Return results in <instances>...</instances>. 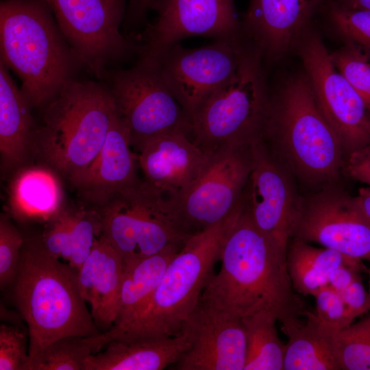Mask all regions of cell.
I'll use <instances>...</instances> for the list:
<instances>
[{"mask_svg":"<svg viewBox=\"0 0 370 370\" xmlns=\"http://www.w3.org/2000/svg\"><path fill=\"white\" fill-rule=\"evenodd\" d=\"M328 17L347 44L370 51V10L342 8L330 0Z\"/></svg>","mask_w":370,"mask_h":370,"instance_id":"33","label":"cell"},{"mask_svg":"<svg viewBox=\"0 0 370 370\" xmlns=\"http://www.w3.org/2000/svg\"><path fill=\"white\" fill-rule=\"evenodd\" d=\"M92 353L88 337L63 336L41 350L30 361L29 370H86V360Z\"/></svg>","mask_w":370,"mask_h":370,"instance_id":"29","label":"cell"},{"mask_svg":"<svg viewBox=\"0 0 370 370\" xmlns=\"http://www.w3.org/2000/svg\"><path fill=\"white\" fill-rule=\"evenodd\" d=\"M123 271L121 256L100 236L77 271L81 295L90 306L93 321L101 332L116 320Z\"/></svg>","mask_w":370,"mask_h":370,"instance_id":"21","label":"cell"},{"mask_svg":"<svg viewBox=\"0 0 370 370\" xmlns=\"http://www.w3.org/2000/svg\"><path fill=\"white\" fill-rule=\"evenodd\" d=\"M42 112L34 157L76 188L118 115L112 96L106 84L74 78Z\"/></svg>","mask_w":370,"mask_h":370,"instance_id":"3","label":"cell"},{"mask_svg":"<svg viewBox=\"0 0 370 370\" xmlns=\"http://www.w3.org/2000/svg\"><path fill=\"white\" fill-rule=\"evenodd\" d=\"M360 270L349 267L341 266L335 269L330 275L328 284L339 293L347 288L355 280L360 278Z\"/></svg>","mask_w":370,"mask_h":370,"instance_id":"40","label":"cell"},{"mask_svg":"<svg viewBox=\"0 0 370 370\" xmlns=\"http://www.w3.org/2000/svg\"><path fill=\"white\" fill-rule=\"evenodd\" d=\"M361 260L350 258L326 247H314L308 243L293 238L286 249V266L295 291L312 295L328 284L330 273L337 267L349 266L363 269Z\"/></svg>","mask_w":370,"mask_h":370,"instance_id":"26","label":"cell"},{"mask_svg":"<svg viewBox=\"0 0 370 370\" xmlns=\"http://www.w3.org/2000/svg\"><path fill=\"white\" fill-rule=\"evenodd\" d=\"M73 209L64 206L46 221L40 242L45 250L54 258L69 262L71 253Z\"/></svg>","mask_w":370,"mask_h":370,"instance_id":"35","label":"cell"},{"mask_svg":"<svg viewBox=\"0 0 370 370\" xmlns=\"http://www.w3.org/2000/svg\"><path fill=\"white\" fill-rule=\"evenodd\" d=\"M128 130L119 114L95 160L75 189L94 207L114 193L138 182V153L132 151Z\"/></svg>","mask_w":370,"mask_h":370,"instance_id":"20","label":"cell"},{"mask_svg":"<svg viewBox=\"0 0 370 370\" xmlns=\"http://www.w3.org/2000/svg\"><path fill=\"white\" fill-rule=\"evenodd\" d=\"M148 1H149V0H147V3H148Z\"/></svg>","mask_w":370,"mask_h":370,"instance_id":"45","label":"cell"},{"mask_svg":"<svg viewBox=\"0 0 370 370\" xmlns=\"http://www.w3.org/2000/svg\"><path fill=\"white\" fill-rule=\"evenodd\" d=\"M348 156L346 173L370 187V145L353 151Z\"/></svg>","mask_w":370,"mask_h":370,"instance_id":"39","label":"cell"},{"mask_svg":"<svg viewBox=\"0 0 370 370\" xmlns=\"http://www.w3.org/2000/svg\"><path fill=\"white\" fill-rule=\"evenodd\" d=\"M0 51L33 108H45L84 68L42 0L1 1Z\"/></svg>","mask_w":370,"mask_h":370,"instance_id":"2","label":"cell"},{"mask_svg":"<svg viewBox=\"0 0 370 370\" xmlns=\"http://www.w3.org/2000/svg\"><path fill=\"white\" fill-rule=\"evenodd\" d=\"M369 282H370V268L369 269Z\"/></svg>","mask_w":370,"mask_h":370,"instance_id":"44","label":"cell"},{"mask_svg":"<svg viewBox=\"0 0 370 370\" xmlns=\"http://www.w3.org/2000/svg\"><path fill=\"white\" fill-rule=\"evenodd\" d=\"M33 108L0 62V160L3 175H10L34 156L38 125Z\"/></svg>","mask_w":370,"mask_h":370,"instance_id":"22","label":"cell"},{"mask_svg":"<svg viewBox=\"0 0 370 370\" xmlns=\"http://www.w3.org/2000/svg\"><path fill=\"white\" fill-rule=\"evenodd\" d=\"M330 55L334 66L360 95L370 111V61L367 53L347 44Z\"/></svg>","mask_w":370,"mask_h":370,"instance_id":"32","label":"cell"},{"mask_svg":"<svg viewBox=\"0 0 370 370\" xmlns=\"http://www.w3.org/2000/svg\"><path fill=\"white\" fill-rule=\"evenodd\" d=\"M356 199L365 214L370 220V187L359 188Z\"/></svg>","mask_w":370,"mask_h":370,"instance_id":"42","label":"cell"},{"mask_svg":"<svg viewBox=\"0 0 370 370\" xmlns=\"http://www.w3.org/2000/svg\"><path fill=\"white\" fill-rule=\"evenodd\" d=\"M330 0H249L241 21L243 38L263 60L278 59L299 45L314 14Z\"/></svg>","mask_w":370,"mask_h":370,"instance_id":"18","label":"cell"},{"mask_svg":"<svg viewBox=\"0 0 370 370\" xmlns=\"http://www.w3.org/2000/svg\"><path fill=\"white\" fill-rule=\"evenodd\" d=\"M62 179L50 167L26 164L10 175L7 209L18 221H47L65 206Z\"/></svg>","mask_w":370,"mask_h":370,"instance_id":"23","label":"cell"},{"mask_svg":"<svg viewBox=\"0 0 370 370\" xmlns=\"http://www.w3.org/2000/svg\"><path fill=\"white\" fill-rule=\"evenodd\" d=\"M102 79L107 82L137 153L163 134L183 132L192 137V124L166 86L156 61L138 58L130 69H106Z\"/></svg>","mask_w":370,"mask_h":370,"instance_id":"9","label":"cell"},{"mask_svg":"<svg viewBox=\"0 0 370 370\" xmlns=\"http://www.w3.org/2000/svg\"><path fill=\"white\" fill-rule=\"evenodd\" d=\"M251 145L226 147L212 153L189 185L165 199L168 217L177 230L192 236L235 210L251 173Z\"/></svg>","mask_w":370,"mask_h":370,"instance_id":"10","label":"cell"},{"mask_svg":"<svg viewBox=\"0 0 370 370\" xmlns=\"http://www.w3.org/2000/svg\"><path fill=\"white\" fill-rule=\"evenodd\" d=\"M312 296L315 300L317 318L334 330H340L352 323L347 307L340 293L328 284L318 289Z\"/></svg>","mask_w":370,"mask_h":370,"instance_id":"37","label":"cell"},{"mask_svg":"<svg viewBox=\"0 0 370 370\" xmlns=\"http://www.w3.org/2000/svg\"><path fill=\"white\" fill-rule=\"evenodd\" d=\"M243 38L214 40L197 48L177 43L156 61L169 90L191 124L211 97L234 75Z\"/></svg>","mask_w":370,"mask_h":370,"instance_id":"12","label":"cell"},{"mask_svg":"<svg viewBox=\"0 0 370 370\" xmlns=\"http://www.w3.org/2000/svg\"><path fill=\"white\" fill-rule=\"evenodd\" d=\"M242 321L246 337L244 370H284L286 345L278 334L276 316L262 311Z\"/></svg>","mask_w":370,"mask_h":370,"instance_id":"28","label":"cell"},{"mask_svg":"<svg viewBox=\"0 0 370 370\" xmlns=\"http://www.w3.org/2000/svg\"><path fill=\"white\" fill-rule=\"evenodd\" d=\"M25 334L17 327L0 325V370H29Z\"/></svg>","mask_w":370,"mask_h":370,"instance_id":"36","label":"cell"},{"mask_svg":"<svg viewBox=\"0 0 370 370\" xmlns=\"http://www.w3.org/2000/svg\"><path fill=\"white\" fill-rule=\"evenodd\" d=\"M25 239L7 214L0 215V288L10 286L17 274Z\"/></svg>","mask_w":370,"mask_h":370,"instance_id":"34","label":"cell"},{"mask_svg":"<svg viewBox=\"0 0 370 370\" xmlns=\"http://www.w3.org/2000/svg\"><path fill=\"white\" fill-rule=\"evenodd\" d=\"M187 347L184 336L113 338L86 360V370H162Z\"/></svg>","mask_w":370,"mask_h":370,"instance_id":"24","label":"cell"},{"mask_svg":"<svg viewBox=\"0 0 370 370\" xmlns=\"http://www.w3.org/2000/svg\"><path fill=\"white\" fill-rule=\"evenodd\" d=\"M101 235V219L95 208L86 206L73 210L71 253L69 264L78 271Z\"/></svg>","mask_w":370,"mask_h":370,"instance_id":"31","label":"cell"},{"mask_svg":"<svg viewBox=\"0 0 370 370\" xmlns=\"http://www.w3.org/2000/svg\"><path fill=\"white\" fill-rule=\"evenodd\" d=\"M293 238L370 260V220L356 197L326 190L301 203Z\"/></svg>","mask_w":370,"mask_h":370,"instance_id":"17","label":"cell"},{"mask_svg":"<svg viewBox=\"0 0 370 370\" xmlns=\"http://www.w3.org/2000/svg\"><path fill=\"white\" fill-rule=\"evenodd\" d=\"M84 68L102 79L109 64L138 52V44L120 27L126 0H42Z\"/></svg>","mask_w":370,"mask_h":370,"instance_id":"11","label":"cell"},{"mask_svg":"<svg viewBox=\"0 0 370 370\" xmlns=\"http://www.w3.org/2000/svg\"><path fill=\"white\" fill-rule=\"evenodd\" d=\"M137 153L143 180L164 199L175 196L189 185L210 156L183 132L158 136Z\"/></svg>","mask_w":370,"mask_h":370,"instance_id":"19","label":"cell"},{"mask_svg":"<svg viewBox=\"0 0 370 370\" xmlns=\"http://www.w3.org/2000/svg\"><path fill=\"white\" fill-rule=\"evenodd\" d=\"M300 56L317 106L348 155L370 145V117L362 97L334 66L321 37L305 34Z\"/></svg>","mask_w":370,"mask_h":370,"instance_id":"13","label":"cell"},{"mask_svg":"<svg viewBox=\"0 0 370 370\" xmlns=\"http://www.w3.org/2000/svg\"><path fill=\"white\" fill-rule=\"evenodd\" d=\"M221 268L201 298L243 319L262 312L282 322L304 314L286 266V250L261 231L244 208L221 249Z\"/></svg>","mask_w":370,"mask_h":370,"instance_id":"1","label":"cell"},{"mask_svg":"<svg viewBox=\"0 0 370 370\" xmlns=\"http://www.w3.org/2000/svg\"><path fill=\"white\" fill-rule=\"evenodd\" d=\"M147 10V0H131L125 14L127 23L133 25L144 21Z\"/></svg>","mask_w":370,"mask_h":370,"instance_id":"41","label":"cell"},{"mask_svg":"<svg viewBox=\"0 0 370 370\" xmlns=\"http://www.w3.org/2000/svg\"><path fill=\"white\" fill-rule=\"evenodd\" d=\"M252 166L243 194L256 225L286 250L293 238L301 202L288 175L264 139L251 145Z\"/></svg>","mask_w":370,"mask_h":370,"instance_id":"16","label":"cell"},{"mask_svg":"<svg viewBox=\"0 0 370 370\" xmlns=\"http://www.w3.org/2000/svg\"><path fill=\"white\" fill-rule=\"evenodd\" d=\"M77 271L49 255L38 238L25 240L11 285L14 304L28 326L29 363L59 338L101 333L81 295Z\"/></svg>","mask_w":370,"mask_h":370,"instance_id":"4","label":"cell"},{"mask_svg":"<svg viewBox=\"0 0 370 370\" xmlns=\"http://www.w3.org/2000/svg\"><path fill=\"white\" fill-rule=\"evenodd\" d=\"M157 14L152 23L135 37L138 58L158 61L173 45L193 36L213 40L242 37L234 0H149Z\"/></svg>","mask_w":370,"mask_h":370,"instance_id":"14","label":"cell"},{"mask_svg":"<svg viewBox=\"0 0 370 370\" xmlns=\"http://www.w3.org/2000/svg\"><path fill=\"white\" fill-rule=\"evenodd\" d=\"M243 208L241 200L228 217L192 235L169 262L141 312L127 324L93 336L95 349L101 350L113 338L180 334L182 322L197 306L213 275L224 241Z\"/></svg>","mask_w":370,"mask_h":370,"instance_id":"5","label":"cell"},{"mask_svg":"<svg viewBox=\"0 0 370 370\" xmlns=\"http://www.w3.org/2000/svg\"><path fill=\"white\" fill-rule=\"evenodd\" d=\"M263 139L308 182L333 180L343 166V146L320 111L306 75L291 77L271 96Z\"/></svg>","mask_w":370,"mask_h":370,"instance_id":"6","label":"cell"},{"mask_svg":"<svg viewBox=\"0 0 370 370\" xmlns=\"http://www.w3.org/2000/svg\"><path fill=\"white\" fill-rule=\"evenodd\" d=\"M338 5L355 10H370V0H330Z\"/></svg>","mask_w":370,"mask_h":370,"instance_id":"43","label":"cell"},{"mask_svg":"<svg viewBox=\"0 0 370 370\" xmlns=\"http://www.w3.org/2000/svg\"><path fill=\"white\" fill-rule=\"evenodd\" d=\"M262 57L243 40L237 70L207 102L192 123V138L206 153L262 139L271 95Z\"/></svg>","mask_w":370,"mask_h":370,"instance_id":"7","label":"cell"},{"mask_svg":"<svg viewBox=\"0 0 370 370\" xmlns=\"http://www.w3.org/2000/svg\"><path fill=\"white\" fill-rule=\"evenodd\" d=\"M181 248L170 247L158 254L123 264L119 313L110 328H119L127 324L141 312L169 262Z\"/></svg>","mask_w":370,"mask_h":370,"instance_id":"27","label":"cell"},{"mask_svg":"<svg viewBox=\"0 0 370 370\" xmlns=\"http://www.w3.org/2000/svg\"><path fill=\"white\" fill-rule=\"evenodd\" d=\"M92 208L99 214L101 236L119 253L123 264L170 247H182L191 236L174 227L165 199L141 179Z\"/></svg>","mask_w":370,"mask_h":370,"instance_id":"8","label":"cell"},{"mask_svg":"<svg viewBox=\"0 0 370 370\" xmlns=\"http://www.w3.org/2000/svg\"><path fill=\"white\" fill-rule=\"evenodd\" d=\"M305 321L293 317L281 323L287 336L284 370H341L336 332L313 312L305 311Z\"/></svg>","mask_w":370,"mask_h":370,"instance_id":"25","label":"cell"},{"mask_svg":"<svg viewBox=\"0 0 370 370\" xmlns=\"http://www.w3.org/2000/svg\"><path fill=\"white\" fill-rule=\"evenodd\" d=\"M353 320L370 310V292H367L360 280H355L340 293Z\"/></svg>","mask_w":370,"mask_h":370,"instance_id":"38","label":"cell"},{"mask_svg":"<svg viewBox=\"0 0 370 370\" xmlns=\"http://www.w3.org/2000/svg\"><path fill=\"white\" fill-rule=\"evenodd\" d=\"M187 347L173 369L244 370L246 337L242 319L201 298L182 322Z\"/></svg>","mask_w":370,"mask_h":370,"instance_id":"15","label":"cell"},{"mask_svg":"<svg viewBox=\"0 0 370 370\" xmlns=\"http://www.w3.org/2000/svg\"><path fill=\"white\" fill-rule=\"evenodd\" d=\"M341 370H370V315L336 332Z\"/></svg>","mask_w":370,"mask_h":370,"instance_id":"30","label":"cell"}]
</instances>
